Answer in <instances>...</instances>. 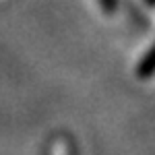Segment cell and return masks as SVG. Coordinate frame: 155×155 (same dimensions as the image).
<instances>
[{
    "label": "cell",
    "mask_w": 155,
    "mask_h": 155,
    "mask_svg": "<svg viewBox=\"0 0 155 155\" xmlns=\"http://www.w3.org/2000/svg\"><path fill=\"white\" fill-rule=\"evenodd\" d=\"M147 2H149V4H155V0H147Z\"/></svg>",
    "instance_id": "3957f363"
},
{
    "label": "cell",
    "mask_w": 155,
    "mask_h": 155,
    "mask_svg": "<svg viewBox=\"0 0 155 155\" xmlns=\"http://www.w3.org/2000/svg\"><path fill=\"white\" fill-rule=\"evenodd\" d=\"M99 2H101V6H104L107 12L114 11V6H116V0H99Z\"/></svg>",
    "instance_id": "7a4b0ae2"
},
{
    "label": "cell",
    "mask_w": 155,
    "mask_h": 155,
    "mask_svg": "<svg viewBox=\"0 0 155 155\" xmlns=\"http://www.w3.org/2000/svg\"><path fill=\"white\" fill-rule=\"evenodd\" d=\"M139 77L141 79H149V77H153L155 74V44L151 46V50L145 54V58L141 60V64H139Z\"/></svg>",
    "instance_id": "6da1fadb"
}]
</instances>
